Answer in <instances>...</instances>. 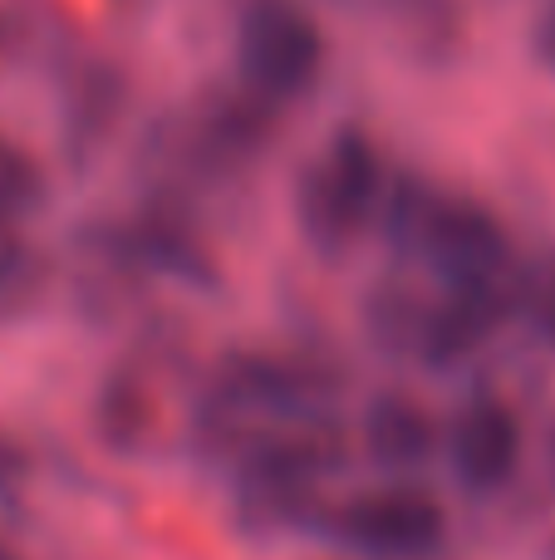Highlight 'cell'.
Here are the masks:
<instances>
[{
    "label": "cell",
    "instance_id": "6da1fadb",
    "mask_svg": "<svg viewBox=\"0 0 555 560\" xmlns=\"http://www.w3.org/2000/svg\"><path fill=\"white\" fill-rule=\"evenodd\" d=\"M379 232L403 261L423 266L438 290H507L517 295L521 271L511 256V236L482 202L458 192L393 177L383 197Z\"/></svg>",
    "mask_w": 555,
    "mask_h": 560
},
{
    "label": "cell",
    "instance_id": "7a4b0ae2",
    "mask_svg": "<svg viewBox=\"0 0 555 560\" xmlns=\"http://www.w3.org/2000/svg\"><path fill=\"white\" fill-rule=\"evenodd\" d=\"M393 173L364 128H334L295 177V222L320 256H344L379 226Z\"/></svg>",
    "mask_w": 555,
    "mask_h": 560
},
{
    "label": "cell",
    "instance_id": "3957f363",
    "mask_svg": "<svg viewBox=\"0 0 555 560\" xmlns=\"http://www.w3.org/2000/svg\"><path fill=\"white\" fill-rule=\"evenodd\" d=\"M334 472H340L334 428L271 433L236 457V512L246 526H261V532L320 526L334 502Z\"/></svg>",
    "mask_w": 555,
    "mask_h": 560
},
{
    "label": "cell",
    "instance_id": "277c9868",
    "mask_svg": "<svg viewBox=\"0 0 555 560\" xmlns=\"http://www.w3.org/2000/svg\"><path fill=\"white\" fill-rule=\"evenodd\" d=\"M320 532L350 560H438L448 546V506L423 477H383L379 487L334 497Z\"/></svg>",
    "mask_w": 555,
    "mask_h": 560
},
{
    "label": "cell",
    "instance_id": "5b68a950",
    "mask_svg": "<svg viewBox=\"0 0 555 560\" xmlns=\"http://www.w3.org/2000/svg\"><path fill=\"white\" fill-rule=\"evenodd\" d=\"M232 55L236 84H246L285 114L320 84L330 45L305 0H241Z\"/></svg>",
    "mask_w": 555,
    "mask_h": 560
},
{
    "label": "cell",
    "instance_id": "8992f818",
    "mask_svg": "<svg viewBox=\"0 0 555 560\" xmlns=\"http://www.w3.org/2000/svg\"><path fill=\"white\" fill-rule=\"evenodd\" d=\"M521 457H527V428L517 404L497 388H472L442 418V467L472 502L507 492L521 472Z\"/></svg>",
    "mask_w": 555,
    "mask_h": 560
},
{
    "label": "cell",
    "instance_id": "52a82bcc",
    "mask_svg": "<svg viewBox=\"0 0 555 560\" xmlns=\"http://www.w3.org/2000/svg\"><path fill=\"white\" fill-rule=\"evenodd\" d=\"M281 108L265 104L261 94H251L246 84L216 89L202 104L192 108L182 133V158L192 167H206V173H232V167H246L271 148L275 128H281Z\"/></svg>",
    "mask_w": 555,
    "mask_h": 560
},
{
    "label": "cell",
    "instance_id": "ba28073f",
    "mask_svg": "<svg viewBox=\"0 0 555 560\" xmlns=\"http://www.w3.org/2000/svg\"><path fill=\"white\" fill-rule=\"evenodd\" d=\"M359 443L383 477H423L442 463V418L413 394H374L359 413Z\"/></svg>",
    "mask_w": 555,
    "mask_h": 560
},
{
    "label": "cell",
    "instance_id": "9c48e42d",
    "mask_svg": "<svg viewBox=\"0 0 555 560\" xmlns=\"http://www.w3.org/2000/svg\"><path fill=\"white\" fill-rule=\"evenodd\" d=\"M118 114H123V74H114L108 65L79 69L64 98V118H59L69 158H94L114 133Z\"/></svg>",
    "mask_w": 555,
    "mask_h": 560
},
{
    "label": "cell",
    "instance_id": "30bf717a",
    "mask_svg": "<svg viewBox=\"0 0 555 560\" xmlns=\"http://www.w3.org/2000/svg\"><path fill=\"white\" fill-rule=\"evenodd\" d=\"M45 197V173L20 143L0 138V232H15Z\"/></svg>",
    "mask_w": 555,
    "mask_h": 560
},
{
    "label": "cell",
    "instance_id": "8fae6325",
    "mask_svg": "<svg viewBox=\"0 0 555 560\" xmlns=\"http://www.w3.org/2000/svg\"><path fill=\"white\" fill-rule=\"evenodd\" d=\"M517 310L527 315V325L555 349V266L551 271H536V276H521Z\"/></svg>",
    "mask_w": 555,
    "mask_h": 560
},
{
    "label": "cell",
    "instance_id": "7c38bea8",
    "mask_svg": "<svg viewBox=\"0 0 555 560\" xmlns=\"http://www.w3.org/2000/svg\"><path fill=\"white\" fill-rule=\"evenodd\" d=\"M527 45H531V55H536V65L555 79V0H536L531 25H527Z\"/></svg>",
    "mask_w": 555,
    "mask_h": 560
},
{
    "label": "cell",
    "instance_id": "4fadbf2b",
    "mask_svg": "<svg viewBox=\"0 0 555 560\" xmlns=\"http://www.w3.org/2000/svg\"><path fill=\"white\" fill-rule=\"evenodd\" d=\"M25 39H29V10L20 0H0V65H10Z\"/></svg>",
    "mask_w": 555,
    "mask_h": 560
},
{
    "label": "cell",
    "instance_id": "5bb4252c",
    "mask_svg": "<svg viewBox=\"0 0 555 560\" xmlns=\"http://www.w3.org/2000/svg\"><path fill=\"white\" fill-rule=\"evenodd\" d=\"M541 457H546V472L555 477V423H551V433H546V443H541Z\"/></svg>",
    "mask_w": 555,
    "mask_h": 560
},
{
    "label": "cell",
    "instance_id": "9a60e30c",
    "mask_svg": "<svg viewBox=\"0 0 555 560\" xmlns=\"http://www.w3.org/2000/svg\"><path fill=\"white\" fill-rule=\"evenodd\" d=\"M0 560H15V556H10V551H5V546H0Z\"/></svg>",
    "mask_w": 555,
    "mask_h": 560
}]
</instances>
